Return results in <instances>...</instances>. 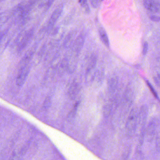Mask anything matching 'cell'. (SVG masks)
Returning <instances> with one entry per match:
<instances>
[{"instance_id": "cell-1", "label": "cell", "mask_w": 160, "mask_h": 160, "mask_svg": "<svg viewBox=\"0 0 160 160\" xmlns=\"http://www.w3.org/2000/svg\"><path fill=\"white\" fill-rule=\"evenodd\" d=\"M139 117V114L136 109H133L128 118V121L126 124V129L130 134L134 133L135 131L137 125L138 119Z\"/></svg>"}, {"instance_id": "cell-2", "label": "cell", "mask_w": 160, "mask_h": 160, "mask_svg": "<svg viewBox=\"0 0 160 160\" xmlns=\"http://www.w3.org/2000/svg\"><path fill=\"white\" fill-rule=\"evenodd\" d=\"M33 35V31L32 30L28 31L26 34L24 35L23 38L21 40V42L18 45V50L19 52L24 50L26 47L28 45L30 42L31 41Z\"/></svg>"}, {"instance_id": "cell-3", "label": "cell", "mask_w": 160, "mask_h": 160, "mask_svg": "<svg viewBox=\"0 0 160 160\" xmlns=\"http://www.w3.org/2000/svg\"><path fill=\"white\" fill-rule=\"evenodd\" d=\"M143 4L146 9L152 12H158L160 10V6L153 0H144Z\"/></svg>"}, {"instance_id": "cell-4", "label": "cell", "mask_w": 160, "mask_h": 160, "mask_svg": "<svg viewBox=\"0 0 160 160\" xmlns=\"http://www.w3.org/2000/svg\"><path fill=\"white\" fill-rule=\"evenodd\" d=\"M159 125V120L157 118H153L150 122L147 130V134L150 140H151L152 138L153 137L155 134V132Z\"/></svg>"}, {"instance_id": "cell-5", "label": "cell", "mask_w": 160, "mask_h": 160, "mask_svg": "<svg viewBox=\"0 0 160 160\" xmlns=\"http://www.w3.org/2000/svg\"><path fill=\"white\" fill-rule=\"evenodd\" d=\"M62 10H63L62 7L59 6L54 11L49 19V22H48V28H51L54 27V25L61 15Z\"/></svg>"}, {"instance_id": "cell-6", "label": "cell", "mask_w": 160, "mask_h": 160, "mask_svg": "<svg viewBox=\"0 0 160 160\" xmlns=\"http://www.w3.org/2000/svg\"><path fill=\"white\" fill-rule=\"evenodd\" d=\"M28 69L26 68H22L17 79V84L18 86H21L26 80L27 75L28 73Z\"/></svg>"}, {"instance_id": "cell-7", "label": "cell", "mask_w": 160, "mask_h": 160, "mask_svg": "<svg viewBox=\"0 0 160 160\" xmlns=\"http://www.w3.org/2000/svg\"><path fill=\"white\" fill-rule=\"evenodd\" d=\"M99 33L100 39L102 42L106 46L108 47L109 46V41L108 36L107 33L105 30L103 28H101L99 29Z\"/></svg>"}, {"instance_id": "cell-8", "label": "cell", "mask_w": 160, "mask_h": 160, "mask_svg": "<svg viewBox=\"0 0 160 160\" xmlns=\"http://www.w3.org/2000/svg\"><path fill=\"white\" fill-rule=\"evenodd\" d=\"M79 3L81 7L84 8L87 12L89 11V8L88 3V0H79Z\"/></svg>"}, {"instance_id": "cell-9", "label": "cell", "mask_w": 160, "mask_h": 160, "mask_svg": "<svg viewBox=\"0 0 160 160\" xmlns=\"http://www.w3.org/2000/svg\"><path fill=\"white\" fill-rule=\"evenodd\" d=\"M78 85L75 84L73 86L71 87L70 88V93L71 96H75L78 93Z\"/></svg>"}, {"instance_id": "cell-10", "label": "cell", "mask_w": 160, "mask_h": 160, "mask_svg": "<svg viewBox=\"0 0 160 160\" xmlns=\"http://www.w3.org/2000/svg\"><path fill=\"white\" fill-rule=\"evenodd\" d=\"M148 43L147 42H145L143 44V55H145L147 54L148 52Z\"/></svg>"}, {"instance_id": "cell-11", "label": "cell", "mask_w": 160, "mask_h": 160, "mask_svg": "<svg viewBox=\"0 0 160 160\" xmlns=\"http://www.w3.org/2000/svg\"><path fill=\"white\" fill-rule=\"evenodd\" d=\"M99 3H100L99 0H92V6L94 7V8H96V7H98Z\"/></svg>"}, {"instance_id": "cell-12", "label": "cell", "mask_w": 160, "mask_h": 160, "mask_svg": "<svg viewBox=\"0 0 160 160\" xmlns=\"http://www.w3.org/2000/svg\"><path fill=\"white\" fill-rule=\"evenodd\" d=\"M55 0H48V1L47 3V8L48 9L50 8L52 6V4L55 2Z\"/></svg>"}, {"instance_id": "cell-13", "label": "cell", "mask_w": 160, "mask_h": 160, "mask_svg": "<svg viewBox=\"0 0 160 160\" xmlns=\"http://www.w3.org/2000/svg\"><path fill=\"white\" fill-rule=\"evenodd\" d=\"M157 146L158 149L160 150V134L158 136V140L157 141Z\"/></svg>"}, {"instance_id": "cell-14", "label": "cell", "mask_w": 160, "mask_h": 160, "mask_svg": "<svg viewBox=\"0 0 160 160\" xmlns=\"http://www.w3.org/2000/svg\"><path fill=\"white\" fill-rule=\"evenodd\" d=\"M158 77H159V79H160V73L159 74H158Z\"/></svg>"}, {"instance_id": "cell-15", "label": "cell", "mask_w": 160, "mask_h": 160, "mask_svg": "<svg viewBox=\"0 0 160 160\" xmlns=\"http://www.w3.org/2000/svg\"><path fill=\"white\" fill-rule=\"evenodd\" d=\"M101 1H103V0H101Z\"/></svg>"}]
</instances>
